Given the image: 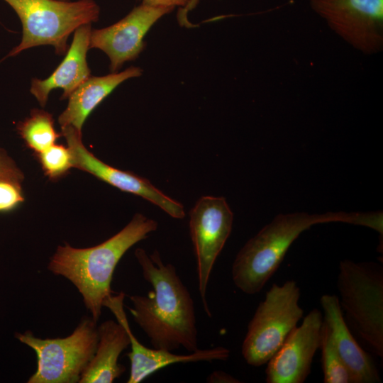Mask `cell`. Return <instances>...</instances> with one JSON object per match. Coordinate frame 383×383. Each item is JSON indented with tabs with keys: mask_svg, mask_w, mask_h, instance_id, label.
<instances>
[{
	"mask_svg": "<svg viewBox=\"0 0 383 383\" xmlns=\"http://www.w3.org/2000/svg\"><path fill=\"white\" fill-rule=\"evenodd\" d=\"M0 178H7L22 182L24 174L14 160L0 148Z\"/></svg>",
	"mask_w": 383,
	"mask_h": 383,
	"instance_id": "7402d4cb",
	"label": "cell"
},
{
	"mask_svg": "<svg viewBox=\"0 0 383 383\" xmlns=\"http://www.w3.org/2000/svg\"><path fill=\"white\" fill-rule=\"evenodd\" d=\"M157 227L156 221L137 213L119 232L95 246L79 248L67 243L57 246L48 270L66 278L77 288L86 309L97 323L104 301L112 294L113 275L120 260Z\"/></svg>",
	"mask_w": 383,
	"mask_h": 383,
	"instance_id": "3957f363",
	"label": "cell"
},
{
	"mask_svg": "<svg viewBox=\"0 0 383 383\" xmlns=\"http://www.w3.org/2000/svg\"><path fill=\"white\" fill-rule=\"evenodd\" d=\"M143 4L152 7L173 8L179 6L184 8L189 0H141Z\"/></svg>",
	"mask_w": 383,
	"mask_h": 383,
	"instance_id": "603a6c76",
	"label": "cell"
},
{
	"mask_svg": "<svg viewBox=\"0 0 383 383\" xmlns=\"http://www.w3.org/2000/svg\"><path fill=\"white\" fill-rule=\"evenodd\" d=\"M338 297L350 330L377 357H383V267L374 262H340Z\"/></svg>",
	"mask_w": 383,
	"mask_h": 383,
	"instance_id": "277c9868",
	"label": "cell"
},
{
	"mask_svg": "<svg viewBox=\"0 0 383 383\" xmlns=\"http://www.w3.org/2000/svg\"><path fill=\"white\" fill-rule=\"evenodd\" d=\"M97 323L83 317L74 331L65 338H40L30 331L16 333L15 338L35 352L37 368L28 383H79L95 353Z\"/></svg>",
	"mask_w": 383,
	"mask_h": 383,
	"instance_id": "52a82bcc",
	"label": "cell"
},
{
	"mask_svg": "<svg viewBox=\"0 0 383 383\" xmlns=\"http://www.w3.org/2000/svg\"><path fill=\"white\" fill-rule=\"evenodd\" d=\"M143 70L130 67L123 72L105 76H90L69 96L66 109L58 117L61 127L72 126L82 132L83 125L94 109L124 81L141 76Z\"/></svg>",
	"mask_w": 383,
	"mask_h": 383,
	"instance_id": "e0dca14e",
	"label": "cell"
},
{
	"mask_svg": "<svg viewBox=\"0 0 383 383\" xmlns=\"http://www.w3.org/2000/svg\"><path fill=\"white\" fill-rule=\"evenodd\" d=\"M91 32V23L77 28L65 57L46 79L33 78L30 91L40 105L44 107L52 89L61 88V100L68 99L72 92L88 77L91 71L87 62Z\"/></svg>",
	"mask_w": 383,
	"mask_h": 383,
	"instance_id": "9a60e30c",
	"label": "cell"
},
{
	"mask_svg": "<svg viewBox=\"0 0 383 383\" xmlns=\"http://www.w3.org/2000/svg\"><path fill=\"white\" fill-rule=\"evenodd\" d=\"M323 323L320 310L313 309L308 313L267 362L266 382L303 383L306 379L321 346Z\"/></svg>",
	"mask_w": 383,
	"mask_h": 383,
	"instance_id": "7c38bea8",
	"label": "cell"
},
{
	"mask_svg": "<svg viewBox=\"0 0 383 383\" xmlns=\"http://www.w3.org/2000/svg\"><path fill=\"white\" fill-rule=\"evenodd\" d=\"M300 289L294 280L274 283L266 292L250 321L241 353L247 364H266L280 348L302 318Z\"/></svg>",
	"mask_w": 383,
	"mask_h": 383,
	"instance_id": "8992f818",
	"label": "cell"
},
{
	"mask_svg": "<svg viewBox=\"0 0 383 383\" xmlns=\"http://www.w3.org/2000/svg\"><path fill=\"white\" fill-rule=\"evenodd\" d=\"M61 135L65 138L70 151L73 168L88 172L123 192L139 196L174 218H184L183 205L156 188L149 180L111 167L90 152L82 142V132L72 126H67L61 127Z\"/></svg>",
	"mask_w": 383,
	"mask_h": 383,
	"instance_id": "30bf717a",
	"label": "cell"
},
{
	"mask_svg": "<svg viewBox=\"0 0 383 383\" xmlns=\"http://www.w3.org/2000/svg\"><path fill=\"white\" fill-rule=\"evenodd\" d=\"M21 20L23 35L18 45L3 60L40 45H52L55 54L65 55L70 34L79 26L96 22L100 8L94 0H4Z\"/></svg>",
	"mask_w": 383,
	"mask_h": 383,
	"instance_id": "5b68a950",
	"label": "cell"
},
{
	"mask_svg": "<svg viewBox=\"0 0 383 383\" xmlns=\"http://www.w3.org/2000/svg\"><path fill=\"white\" fill-rule=\"evenodd\" d=\"M311 9L344 41L365 55L383 47V0H310Z\"/></svg>",
	"mask_w": 383,
	"mask_h": 383,
	"instance_id": "9c48e42d",
	"label": "cell"
},
{
	"mask_svg": "<svg viewBox=\"0 0 383 383\" xmlns=\"http://www.w3.org/2000/svg\"><path fill=\"white\" fill-rule=\"evenodd\" d=\"M320 303L334 346L347 367L353 383H379L381 378L372 357L357 343L343 316L338 296L322 295Z\"/></svg>",
	"mask_w": 383,
	"mask_h": 383,
	"instance_id": "5bb4252c",
	"label": "cell"
},
{
	"mask_svg": "<svg viewBox=\"0 0 383 383\" xmlns=\"http://www.w3.org/2000/svg\"><path fill=\"white\" fill-rule=\"evenodd\" d=\"M324 383H353L350 372L337 352L329 329L323 321L321 343Z\"/></svg>",
	"mask_w": 383,
	"mask_h": 383,
	"instance_id": "d6986e66",
	"label": "cell"
},
{
	"mask_svg": "<svg viewBox=\"0 0 383 383\" xmlns=\"http://www.w3.org/2000/svg\"><path fill=\"white\" fill-rule=\"evenodd\" d=\"M130 337L131 351L127 356L131 362L130 375L128 383H140L157 371L164 367L177 363L198 362L225 361L230 356V350L223 346L209 349H198L188 354H176L155 348H148L143 345L133 335L128 321L126 323Z\"/></svg>",
	"mask_w": 383,
	"mask_h": 383,
	"instance_id": "2e32d148",
	"label": "cell"
},
{
	"mask_svg": "<svg viewBox=\"0 0 383 383\" xmlns=\"http://www.w3.org/2000/svg\"><path fill=\"white\" fill-rule=\"evenodd\" d=\"M61 1H67V0H61Z\"/></svg>",
	"mask_w": 383,
	"mask_h": 383,
	"instance_id": "484cf974",
	"label": "cell"
},
{
	"mask_svg": "<svg viewBox=\"0 0 383 383\" xmlns=\"http://www.w3.org/2000/svg\"><path fill=\"white\" fill-rule=\"evenodd\" d=\"M209 383H238L240 382L232 375L221 370H216L209 374L206 379Z\"/></svg>",
	"mask_w": 383,
	"mask_h": 383,
	"instance_id": "cb8c5ba5",
	"label": "cell"
},
{
	"mask_svg": "<svg viewBox=\"0 0 383 383\" xmlns=\"http://www.w3.org/2000/svg\"><path fill=\"white\" fill-rule=\"evenodd\" d=\"M135 257L152 290L147 295L129 296V311L152 347L172 352L199 349L194 301L176 267L165 263L157 250L148 254L138 248Z\"/></svg>",
	"mask_w": 383,
	"mask_h": 383,
	"instance_id": "6da1fadb",
	"label": "cell"
},
{
	"mask_svg": "<svg viewBox=\"0 0 383 383\" xmlns=\"http://www.w3.org/2000/svg\"><path fill=\"white\" fill-rule=\"evenodd\" d=\"M125 294H111L104 302L116 321L107 320L98 327V343L94 355L82 374L79 383H112L126 371L119 364L121 353L130 345L127 316L123 309Z\"/></svg>",
	"mask_w": 383,
	"mask_h": 383,
	"instance_id": "4fadbf2b",
	"label": "cell"
},
{
	"mask_svg": "<svg viewBox=\"0 0 383 383\" xmlns=\"http://www.w3.org/2000/svg\"><path fill=\"white\" fill-rule=\"evenodd\" d=\"M331 222L362 226L379 233L383 231L382 211L278 214L249 239L237 253L231 267L235 286L248 295L259 293L301 233L313 225Z\"/></svg>",
	"mask_w": 383,
	"mask_h": 383,
	"instance_id": "7a4b0ae2",
	"label": "cell"
},
{
	"mask_svg": "<svg viewBox=\"0 0 383 383\" xmlns=\"http://www.w3.org/2000/svg\"><path fill=\"white\" fill-rule=\"evenodd\" d=\"M173 9L141 4L116 23L91 30L89 49L105 52L110 60V70L117 72L126 62L138 57L145 46L143 38L150 28Z\"/></svg>",
	"mask_w": 383,
	"mask_h": 383,
	"instance_id": "8fae6325",
	"label": "cell"
},
{
	"mask_svg": "<svg viewBox=\"0 0 383 383\" xmlns=\"http://www.w3.org/2000/svg\"><path fill=\"white\" fill-rule=\"evenodd\" d=\"M24 201L21 182L0 178V213L16 209Z\"/></svg>",
	"mask_w": 383,
	"mask_h": 383,
	"instance_id": "44dd1931",
	"label": "cell"
},
{
	"mask_svg": "<svg viewBox=\"0 0 383 383\" xmlns=\"http://www.w3.org/2000/svg\"><path fill=\"white\" fill-rule=\"evenodd\" d=\"M54 124L51 113L34 109L29 116L18 123L16 130L26 147L38 154L54 145L62 136L55 131Z\"/></svg>",
	"mask_w": 383,
	"mask_h": 383,
	"instance_id": "ac0fdd59",
	"label": "cell"
},
{
	"mask_svg": "<svg viewBox=\"0 0 383 383\" xmlns=\"http://www.w3.org/2000/svg\"><path fill=\"white\" fill-rule=\"evenodd\" d=\"M233 213L222 196H204L189 212V231L196 261L198 289L204 309L211 313L206 300L210 276L233 227Z\"/></svg>",
	"mask_w": 383,
	"mask_h": 383,
	"instance_id": "ba28073f",
	"label": "cell"
},
{
	"mask_svg": "<svg viewBox=\"0 0 383 383\" xmlns=\"http://www.w3.org/2000/svg\"><path fill=\"white\" fill-rule=\"evenodd\" d=\"M36 155L43 171L50 179H58L73 168L71 153L67 146L55 143Z\"/></svg>",
	"mask_w": 383,
	"mask_h": 383,
	"instance_id": "ffe728a7",
	"label": "cell"
},
{
	"mask_svg": "<svg viewBox=\"0 0 383 383\" xmlns=\"http://www.w3.org/2000/svg\"><path fill=\"white\" fill-rule=\"evenodd\" d=\"M199 1L189 0V3L184 8L179 9L177 12V20L181 26L192 27V24L188 21L187 14L196 6Z\"/></svg>",
	"mask_w": 383,
	"mask_h": 383,
	"instance_id": "d4e9b609",
	"label": "cell"
}]
</instances>
